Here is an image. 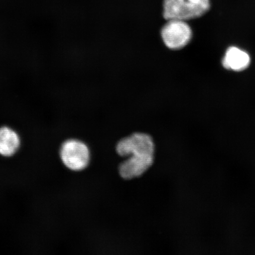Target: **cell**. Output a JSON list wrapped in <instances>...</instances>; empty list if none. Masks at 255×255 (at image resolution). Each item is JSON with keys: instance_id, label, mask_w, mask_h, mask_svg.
<instances>
[{"instance_id": "obj_1", "label": "cell", "mask_w": 255, "mask_h": 255, "mask_svg": "<svg viewBox=\"0 0 255 255\" xmlns=\"http://www.w3.org/2000/svg\"><path fill=\"white\" fill-rule=\"evenodd\" d=\"M210 7V0H164L162 16L166 21H187L202 17Z\"/></svg>"}, {"instance_id": "obj_2", "label": "cell", "mask_w": 255, "mask_h": 255, "mask_svg": "<svg viewBox=\"0 0 255 255\" xmlns=\"http://www.w3.org/2000/svg\"><path fill=\"white\" fill-rule=\"evenodd\" d=\"M59 155L63 167L68 170L79 172L87 168L91 155L85 142L75 138H66L60 146Z\"/></svg>"}, {"instance_id": "obj_3", "label": "cell", "mask_w": 255, "mask_h": 255, "mask_svg": "<svg viewBox=\"0 0 255 255\" xmlns=\"http://www.w3.org/2000/svg\"><path fill=\"white\" fill-rule=\"evenodd\" d=\"M162 43L171 50H180L186 47L193 38V31L186 21L167 20L160 30Z\"/></svg>"}, {"instance_id": "obj_4", "label": "cell", "mask_w": 255, "mask_h": 255, "mask_svg": "<svg viewBox=\"0 0 255 255\" xmlns=\"http://www.w3.org/2000/svg\"><path fill=\"white\" fill-rule=\"evenodd\" d=\"M116 151L121 157L154 156V140L148 133H133L117 143Z\"/></svg>"}, {"instance_id": "obj_5", "label": "cell", "mask_w": 255, "mask_h": 255, "mask_svg": "<svg viewBox=\"0 0 255 255\" xmlns=\"http://www.w3.org/2000/svg\"><path fill=\"white\" fill-rule=\"evenodd\" d=\"M120 165V176L125 180L139 177L145 173L154 162V156H129Z\"/></svg>"}, {"instance_id": "obj_6", "label": "cell", "mask_w": 255, "mask_h": 255, "mask_svg": "<svg viewBox=\"0 0 255 255\" xmlns=\"http://www.w3.org/2000/svg\"><path fill=\"white\" fill-rule=\"evenodd\" d=\"M21 137L14 127L7 124L0 125V156L13 157L20 150Z\"/></svg>"}, {"instance_id": "obj_7", "label": "cell", "mask_w": 255, "mask_h": 255, "mask_svg": "<svg viewBox=\"0 0 255 255\" xmlns=\"http://www.w3.org/2000/svg\"><path fill=\"white\" fill-rule=\"evenodd\" d=\"M251 62V57L246 51L238 47L231 46L226 51L222 65L226 69L241 72L250 66Z\"/></svg>"}]
</instances>
